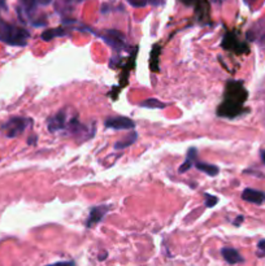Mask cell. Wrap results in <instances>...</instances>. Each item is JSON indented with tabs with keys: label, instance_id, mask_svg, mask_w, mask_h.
<instances>
[{
	"label": "cell",
	"instance_id": "1",
	"mask_svg": "<svg viewBox=\"0 0 265 266\" xmlns=\"http://www.w3.org/2000/svg\"><path fill=\"white\" fill-rule=\"evenodd\" d=\"M247 97H248L247 90L241 81H229L225 86L224 100L217 108V116L235 118L242 114L246 111L243 105Z\"/></svg>",
	"mask_w": 265,
	"mask_h": 266
},
{
	"label": "cell",
	"instance_id": "2",
	"mask_svg": "<svg viewBox=\"0 0 265 266\" xmlns=\"http://www.w3.org/2000/svg\"><path fill=\"white\" fill-rule=\"evenodd\" d=\"M30 38L29 31L22 27L7 22L0 17V40L8 46L25 47Z\"/></svg>",
	"mask_w": 265,
	"mask_h": 266
},
{
	"label": "cell",
	"instance_id": "3",
	"mask_svg": "<svg viewBox=\"0 0 265 266\" xmlns=\"http://www.w3.org/2000/svg\"><path fill=\"white\" fill-rule=\"evenodd\" d=\"M31 122H33V120L27 118V117H12L7 122L1 125L0 130H1L4 136L12 139L22 134L30 126Z\"/></svg>",
	"mask_w": 265,
	"mask_h": 266
},
{
	"label": "cell",
	"instance_id": "4",
	"mask_svg": "<svg viewBox=\"0 0 265 266\" xmlns=\"http://www.w3.org/2000/svg\"><path fill=\"white\" fill-rule=\"evenodd\" d=\"M50 3L51 0H19V7H17L19 17L23 22H30L33 25L35 12L39 5H47Z\"/></svg>",
	"mask_w": 265,
	"mask_h": 266
},
{
	"label": "cell",
	"instance_id": "5",
	"mask_svg": "<svg viewBox=\"0 0 265 266\" xmlns=\"http://www.w3.org/2000/svg\"><path fill=\"white\" fill-rule=\"evenodd\" d=\"M90 31H93L94 34L97 35L99 38H101L104 40L109 47H112L113 50L116 51H122L126 48V40H125V37L122 33L117 30H104L101 33H95L93 29H89Z\"/></svg>",
	"mask_w": 265,
	"mask_h": 266
},
{
	"label": "cell",
	"instance_id": "6",
	"mask_svg": "<svg viewBox=\"0 0 265 266\" xmlns=\"http://www.w3.org/2000/svg\"><path fill=\"white\" fill-rule=\"evenodd\" d=\"M73 116L69 114V113H66V111H60V112L56 113L55 116L50 117V118L47 120V129H48V132L54 133V134L55 133L61 132L66 133V129H68L70 118Z\"/></svg>",
	"mask_w": 265,
	"mask_h": 266
},
{
	"label": "cell",
	"instance_id": "7",
	"mask_svg": "<svg viewBox=\"0 0 265 266\" xmlns=\"http://www.w3.org/2000/svg\"><path fill=\"white\" fill-rule=\"evenodd\" d=\"M104 126L107 129H113V130H132L135 128V122L128 117L112 116L104 121Z\"/></svg>",
	"mask_w": 265,
	"mask_h": 266
},
{
	"label": "cell",
	"instance_id": "8",
	"mask_svg": "<svg viewBox=\"0 0 265 266\" xmlns=\"http://www.w3.org/2000/svg\"><path fill=\"white\" fill-rule=\"evenodd\" d=\"M221 46L224 47L225 50L233 51V52H237V54H245V52H248V47L246 46L245 43L238 42L237 37H235L233 33H225L224 39H222Z\"/></svg>",
	"mask_w": 265,
	"mask_h": 266
},
{
	"label": "cell",
	"instance_id": "9",
	"mask_svg": "<svg viewBox=\"0 0 265 266\" xmlns=\"http://www.w3.org/2000/svg\"><path fill=\"white\" fill-rule=\"evenodd\" d=\"M109 210H111L109 205H96V207L91 208V210L89 213V217H87V221H86V228H91L94 226H96L104 218V216Z\"/></svg>",
	"mask_w": 265,
	"mask_h": 266
},
{
	"label": "cell",
	"instance_id": "10",
	"mask_svg": "<svg viewBox=\"0 0 265 266\" xmlns=\"http://www.w3.org/2000/svg\"><path fill=\"white\" fill-rule=\"evenodd\" d=\"M242 199L255 205H263L265 203V192L253 189H245L242 192Z\"/></svg>",
	"mask_w": 265,
	"mask_h": 266
},
{
	"label": "cell",
	"instance_id": "11",
	"mask_svg": "<svg viewBox=\"0 0 265 266\" xmlns=\"http://www.w3.org/2000/svg\"><path fill=\"white\" fill-rule=\"evenodd\" d=\"M247 37L251 40L259 42L260 44L265 46V19H261L257 23H255V26L248 31Z\"/></svg>",
	"mask_w": 265,
	"mask_h": 266
},
{
	"label": "cell",
	"instance_id": "12",
	"mask_svg": "<svg viewBox=\"0 0 265 266\" xmlns=\"http://www.w3.org/2000/svg\"><path fill=\"white\" fill-rule=\"evenodd\" d=\"M221 255L226 263L230 264V265H235V264L245 263L243 256H242L241 253L237 251V249H234V248L224 247L221 249Z\"/></svg>",
	"mask_w": 265,
	"mask_h": 266
},
{
	"label": "cell",
	"instance_id": "13",
	"mask_svg": "<svg viewBox=\"0 0 265 266\" xmlns=\"http://www.w3.org/2000/svg\"><path fill=\"white\" fill-rule=\"evenodd\" d=\"M198 160V150L195 148V147H191L190 150L187 151V154H186V160L183 161V164L181 166H179L178 171L181 174L185 173V171H189V170L194 166L195 161Z\"/></svg>",
	"mask_w": 265,
	"mask_h": 266
},
{
	"label": "cell",
	"instance_id": "14",
	"mask_svg": "<svg viewBox=\"0 0 265 266\" xmlns=\"http://www.w3.org/2000/svg\"><path fill=\"white\" fill-rule=\"evenodd\" d=\"M68 34V30L62 29V27H55V29H48V30H44L40 35V38L44 42H50L52 39L57 38V37H65Z\"/></svg>",
	"mask_w": 265,
	"mask_h": 266
},
{
	"label": "cell",
	"instance_id": "15",
	"mask_svg": "<svg viewBox=\"0 0 265 266\" xmlns=\"http://www.w3.org/2000/svg\"><path fill=\"white\" fill-rule=\"evenodd\" d=\"M194 166L198 170L203 171V173L208 174L209 177H216V175L220 173V169H218V166L212 165V164H207V162L199 161V160H196V161H195Z\"/></svg>",
	"mask_w": 265,
	"mask_h": 266
},
{
	"label": "cell",
	"instance_id": "16",
	"mask_svg": "<svg viewBox=\"0 0 265 266\" xmlns=\"http://www.w3.org/2000/svg\"><path fill=\"white\" fill-rule=\"evenodd\" d=\"M136 139H138V134H136L135 132H132V133H130L128 136H125L124 139L118 140V142L114 144V147H113V148H114L116 151L125 150V148H128V147H130L132 144H134V143L136 142Z\"/></svg>",
	"mask_w": 265,
	"mask_h": 266
},
{
	"label": "cell",
	"instance_id": "17",
	"mask_svg": "<svg viewBox=\"0 0 265 266\" xmlns=\"http://www.w3.org/2000/svg\"><path fill=\"white\" fill-rule=\"evenodd\" d=\"M167 105L168 104H165L163 101L157 100V99H147V100H143L140 103V107L150 109H163L165 108Z\"/></svg>",
	"mask_w": 265,
	"mask_h": 266
},
{
	"label": "cell",
	"instance_id": "18",
	"mask_svg": "<svg viewBox=\"0 0 265 266\" xmlns=\"http://www.w3.org/2000/svg\"><path fill=\"white\" fill-rule=\"evenodd\" d=\"M132 7L135 8H142L146 7L148 4H153V5H160L163 3V0H126Z\"/></svg>",
	"mask_w": 265,
	"mask_h": 266
},
{
	"label": "cell",
	"instance_id": "19",
	"mask_svg": "<svg viewBox=\"0 0 265 266\" xmlns=\"http://www.w3.org/2000/svg\"><path fill=\"white\" fill-rule=\"evenodd\" d=\"M206 207L207 208H212L218 203V199L216 196H212L210 193H206Z\"/></svg>",
	"mask_w": 265,
	"mask_h": 266
},
{
	"label": "cell",
	"instance_id": "20",
	"mask_svg": "<svg viewBox=\"0 0 265 266\" xmlns=\"http://www.w3.org/2000/svg\"><path fill=\"white\" fill-rule=\"evenodd\" d=\"M183 4H186V5H195L196 9L199 7H202L203 4L207 3V0H181Z\"/></svg>",
	"mask_w": 265,
	"mask_h": 266
},
{
	"label": "cell",
	"instance_id": "21",
	"mask_svg": "<svg viewBox=\"0 0 265 266\" xmlns=\"http://www.w3.org/2000/svg\"><path fill=\"white\" fill-rule=\"evenodd\" d=\"M257 256H259V257L265 256V239H261L260 242L257 243Z\"/></svg>",
	"mask_w": 265,
	"mask_h": 266
},
{
	"label": "cell",
	"instance_id": "22",
	"mask_svg": "<svg viewBox=\"0 0 265 266\" xmlns=\"http://www.w3.org/2000/svg\"><path fill=\"white\" fill-rule=\"evenodd\" d=\"M46 266H74V261H58V263L50 264Z\"/></svg>",
	"mask_w": 265,
	"mask_h": 266
},
{
	"label": "cell",
	"instance_id": "23",
	"mask_svg": "<svg viewBox=\"0 0 265 266\" xmlns=\"http://www.w3.org/2000/svg\"><path fill=\"white\" fill-rule=\"evenodd\" d=\"M243 220H245V217L243 216H238V218L235 221H234L233 224L235 225V226H241V224L243 222Z\"/></svg>",
	"mask_w": 265,
	"mask_h": 266
},
{
	"label": "cell",
	"instance_id": "24",
	"mask_svg": "<svg viewBox=\"0 0 265 266\" xmlns=\"http://www.w3.org/2000/svg\"><path fill=\"white\" fill-rule=\"evenodd\" d=\"M37 139H38V138H37V136L34 135V136H31L30 139H27V143H29L30 146H34L35 142H37Z\"/></svg>",
	"mask_w": 265,
	"mask_h": 266
},
{
	"label": "cell",
	"instance_id": "25",
	"mask_svg": "<svg viewBox=\"0 0 265 266\" xmlns=\"http://www.w3.org/2000/svg\"><path fill=\"white\" fill-rule=\"evenodd\" d=\"M261 161H263V164L265 165V150L261 151Z\"/></svg>",
	"mask_w": 265,
	"mask_h": 266
},
{
	"label": "cell",
	"instance_id": "26",
	"mask_svg": "<svg viewBox=\"0 0 265 266\" xmlns=\"http://www.w3.org/2000/svg\"><path fill=\"white\" fill-rule=\"evenodd\" d=\"M105 257H107V252H104L103 255H99V257H97V259L100 260V261H103V260H105Z\"/></svg>",
	"mask_w": 265,
	"mask_h": 266
},
{
	"label": "cell",
	"instance_id": "27",
	"mask_svg": "<svg viewBox=\"0 0 265 266\" xmlns=\"http://www.w3.org/2000/svg\"><path fill=\"white\" fill-rule=\"evenodd\" d=\"M243 1H245V3L247 4V5H251V4L255 3V1H256V0H243Z\"/></svg>",
	"mask_w": 265,
	"mask_h": 266
}]
</instances>
